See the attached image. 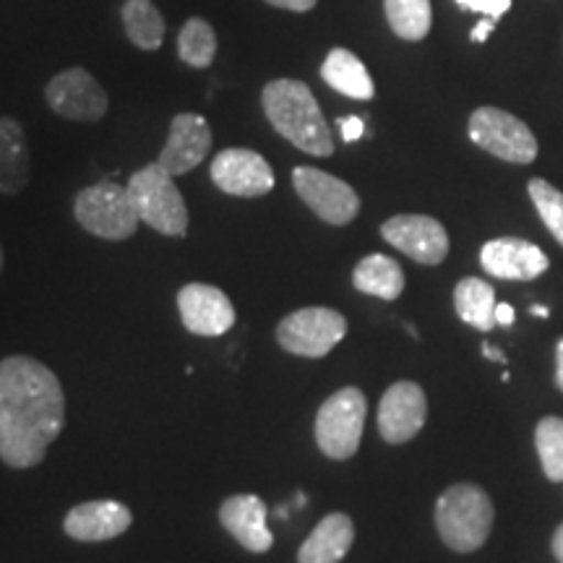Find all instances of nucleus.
I'll list each match as a JSON object with an SVG mask.
<instances>
[{"label":"nucleus","mask_w":563,"mask_h":563,"mask_svg":"<svg viewBox=\"0 0 563 563\" xmlns=\"http://www.w3.org/2000/svg\"><path fill=\"white\" fill-rule=\"evenodd\" d=\"M555 384L563 391V336L559 340V347H555Z\"/></svg>","instance_id":"34"},{"label":"nucleus","mask_w":563,"mask_h":563,"mask_svg":"<svg viewBox=\"0 0 563 563\" xmlns=\"http://www.w3.org/2000/svg\"><path fill=\"white\" fill-rule=\"evenodd\" d=\"M514 319H517V313H514V308L509 302H498L496 306V323H501V327H511Z\"/></svg>","instance_id":"33"},{"label":"nucleus","mask_w":563,"mask_h":563,"mask_svg":"<svg viewBox=\"0 0 563 563\" xmlns=\"http://www.w3.org/2000/svg\"><path fill=\"white\" fill-rule=\"evenodd\" d=\"M483 355L490 357V361H496V363H506L504 352L496 350V347H490V344H483Z\"/></svg>","instance_id":"36"},{"label":"nucleus","mask_w":563,"mask_h":563,"mask_svg":"<svg viewBox=\"0 0 563 563\" xmlns=\"http://www.w3.org/2000/svg\"><path fill=\"white\" fill-rule=\"evenodd\" d=\"M123 30L131 45L139 51H159L165 40V16L152 0H125L123 3Z\"/></svg>","instance_id":"24"},{"label":"nucleus","mask_w":563,"mask_h":563,"mask_svg":"<svg viewBox=\"0 0 563 563\" xmlns=\"http://www.w3.org/2000/svg\"><path fill=\"white\" fill-rule=\"evenodd\" d=\"M470 139L493 157L511 165H530L538 157V139L530 125L498 108H477L470 115Z\"/></svg>","instance_id":"8"},{"label":"nucleus","mask_w":563,"mask_h":563,"mask_svg":"<svg viewBox=\"0 0 563 563\" xmlns=\"http://www.w3.org/2000/svg\"><path fill=\"white\" fill-rule=\"evenodd\" d=\"M220 522L245 551H272L274 534L266 525V504L258 496L241 493V496L224 498L220 506Z\"/></svg>","instance_id":"18"},{"label":"nucleus","mask_w":563,"mask_h":563,"mask_svg":"<svg viewBox=\"0 0 563 563\" xmlns=\"http://www.w3.org/2000/svg\"><path fill=\"white\" fill-rule=\"evenodd\" d=\"M355 543V525L347 514H327L298 551V563H340Z\"/></svg>","instance_id":"19"},{"label":"nucleus","mask_w":563,"mask_h":563,"mask_svg":"<svg viewBox=\"0 0 563 563\" xmlns=\"http://www.w3.org/2000/svg\"><path fill=\"white\" fill-rule=\"evenodd\" d=\"M340 129H342V139L347 141V144H352V141H357L365 133V123H363V118H357V115H352V118H340Z\"/></svg>","instance_id":"30"},{"label":"nucleus","mask_w":563,"mask_h":563,"mask_svg":"<svg viewBox=\"0 0 563 563\" xmlns=\"http://www.w3.org/2000/svg\"><path fill=\"white\" fill-rule=\"evenodd\" d=\"M384 13L391 32L405 42H420L431 32V0H384Z\"/></svg>","instance_id":"25"},{"label":"nucleus","mask_w":563,"mask_h":563,"mask_svg":"<svg viewBox=\"0 0 563 563\" xmlns=\"http://www.w3.org/2000/svg\"><path fill=\"white\" fill-rule=\"evenodd\" d=\"M217 55V32L209 21L188 19L178 32V58L191 68H209Z\"/></svg>","instance_id":"26"},{"label":"nucleus","mask_w":563,"mask_h":563,"mask_svg":"<svg viewBox=\"0 0 563 563\" xmlns=\"http://www.w3.org/2000/svg\"><path fill=\"white\" fill-rule=\"evenodd\" d=\"M462 11H473V13H483V16L490 19H501L506 11L511 9L514 0H454Z\"/></svg>","instance_id":"29"},{"label":"nucleus","mask_w":563,"mask_h":563,"mask_svg":"<svg viewBox=\"0 0 563 563\" xmlns=\"http://www.w3.org/2000/svg\"><path fill=\"white\" fill-rule=\"evenodd\" d=\"M180 321L196 336H222L235 327V308L220 287L191 282L178 292Z\"/></svg>","instance_id":"14"},{"label":"nucleus","mask_w":563,"mask_h":563,"mask_svg":"<svg viewBox=\"0 0 563 563\" xmlns=\"http://www.w3.org/2000/svg\"><path fill=\"white\" fill-rule=\"evenodd\" d=\"M527 191H530V199L534 209H538L540 220L545 222V228L551 230L555 241L563 245V194L543 178H532Z\"/></svg>","instance_id":"28"},{"label":"nucleus","mask_w":563,"mask_h":563,"mask_svg":"<svg viewBox=\"0 0 563 563\" xmlns=\"http://www.w3.org/2000/svg\"><path fill=\"white\" fill-rule=\"evenodd\" d=\"M45 100L55 115L76 123H97L108 115L110 100L102 84L87 68H68L53 76L45 89Z\"/></svg>","instance_id":"10"},{"label":"nucleus","mask_w":563,"mask_h":563,"mask_svg":"<svg viewBox=\"0 0 563 563\" xmlns=\"http://www.w3.org/2000/svg\"><path fill=\"white\" fill-rule=\"evenodd\" d=\"M133 525V514L121 501H87L74 506L63 519V532L79 543H104L121 538Z\"/></svg>","instance_id":"16"},{"label":"nucleus","mask_w":563,"mask_h":563,"mask_svg":"<svg viewBox=\"0 0 563 563\" xmlns=\"http://www.w3.org/2000/svg\"><path fill=\"white\" fill-rule=\"evenodd\" d=\"M553 553H555V559L563 563V525L553 534Z\"/></svg>","instance_id":"35"},{"label":"nucleus","mask_w":563,"mask_h":563,"mask_svg":"<svg viewBox=\"0 0 563 563\" xmlns=\"http://www.w3.org/2000/svg\"><path fill=\"white\" fill-rule=\"evenodd\" d=\"M352 285L355 290L382 300H397L405 290V272L402 266L384 253H371L357 262L352 272Z\"/></svg>","instance_id":"22"},{"label":"nucleus","mask_w":563,"mask_h":563,"mask_svg":"<svg viewBox=\"0 0 563 563\" xmlns=\"http://www.w3.org/2000/svg\"><path fill=\"white\" fill-rule=\"evenodd\" d=\"M493 30H496V19L483 16V21H477V24H475V30H473V34H470V37H473V42H477V45H483Z\"/></svg>","instance_id":"32"},{"label":"nucleus","mask_w":563,"mask_h":563,"mask_svg":"<svg viewBox=\"0 0 563 563\" xmlns=\"http://www.w3.org/2000/svg\"><path fill=\"white\" fill-rule=\"evenodd\" d=\"M66 426V394L58 376L30 355L0 361V462L32 470Z\"/></svg>","instance_id":"1"},{"label":"nucleus","mask_w":563,"mask_h":563,"mask_svg":"<svg viewBox=\"0 0 563 563\" xmlns=\"http://www.w3.org/2000/svg\"><path fill=\"white\" fill-rule=\"evenodd\" d=\"M530 313H532V316H540V319H548V313H551V311H548L545 306H532Z\"/></svg>","instance_id":"37"},{"label":"nucleus","mask_w":563,"mask_h":563,"mask_svg":"<svg viewBox=\"0 0 563 563\" xmlns=\"http://www.w3.org/2000/svg\"><path fill=\"white\" fill-rule=\"evenodd\" d=\"M0 272H3V249H0Z\"/></svg>","instance_id":"38"},{"label":"nucleus","mask_w":563,"mask_h":563,"mask_svg":"<svg viewBox=\"0 0 563 563\" xmlns=\"http://www.w3.org/2000/svg\"><path fill=\"white\" fill-rule=\"evenodd\" d=\"M496 290L481 277H464L454 290V308L460 319L477 332L496 327Z\"/></svg>","instance_id":"23"},{"label":"nucleus","mask_w":563,"mask_h":563,"mask_svg":"<svg viewBox=\"0 0 563 563\" xmlns=\"http://www.w3.org/2000/svg\"><path fill=\"white\" fill-rule=\"evenodd\" d=\"M481 264L490 277L498 279H534L551 266L545 253L522 238L488 241L481 251Z\"/></svg>","instance_id":"17"},{"label":"nucleus","mask_w":563,"mask_h":563,"mask_svg":"<svg viewBox=\"0 0 563 563\" xmlns=\"http://www.w3.org/2000/svg\"><path fill=\"white\" fill-rule=\"evenodd\" d=\"M74 214L89 235L112 243L129 241L141 222L129 188L112 180L81 188L74 199Z\"/></svg>","instance_id":"5"},{"label":"nucleus","mask_w":563,"mask_h":563,"mask_svg":"<svg viewBox=\"0 0 563 563\" xmlns=\"http://www.w3.org/2000/svg\"><path fill=\"white\" fill-rule=\"evenodd\" d=\"M347 336V319L334 308H300L277 323V344L298 357H323Z\"/></svg>","instance_id":"7"},{"label":"nucleus","mask_w":563,"mask_h":563,"mask_svg":"<svg viewBox=\"0 0 563 563\" xmlns=\"http://www.w3.org/2000/svg\"><path fill=\"white\" fill-rule=\"evenodd\" d=\"M264 115L272 129L313 157H332L334 139L327 118L308 84L298 79H274L262 91Z\"/></svg>","instance_id":"2"},{"label":"nucleus","mask_w":563,"mask_h":563,"mask_svg":"<svg viewBox=\"0 0 563 563\" xmlns=\"http://www.w3.org/2000/svg\"><path fill=\"white\" fill-rule=\"evenodd\" d=\"M534 446L545 477L553 483L563 481V418H543L534 428Z\"/></svg>","instance_id":"27"},{"label":"nucleus","mask_w":563,"mask_h":563,"mask_svg":"<svg viewBox=\"0 0 563 563\" xmlns=\"http://www.w3.org/2000/svg\"><path fill=\"white\" fill-rule=\"evenodd\" d=\"M211 150V129L196 112H178L170 123V136L159 152L157 165L173 178L199 167Z\"/></svg>","instance_id":"15"},{"label":"nucleus","mask_w":563,"mask_h":563,"mask_svg":"<svg viewBox=\"0 0 563 563\" xmlns=\"http://www.w3.org/2000/svg\"><path fill=\"white\" fill-rule=\"evenodd\" d=\"M264 3L274 5V9H285V11H295V13H306L316 9L319 0H264Z\"/></svg>","instance_id":"31"},{"label":"nucleus","mask_w":563,"mask_h":563,"mask_svg":"<svg viewBox=\"0 0 563 563\" xmlns=\"http://www.w3.org/2000/svg\"><path fill=\"white\" fill-rule=\"evenodd\" d=\"M211 183L228 196H241V199H258V196L272 194L274 170L262 154L243 146L222 150L211 159L209 167Z\"/></svg>","instance_id":"11"},{"label":"nucleus","mask_w":563,"mask_h":563,"mask_svg":"<svg viewBox=\"0 0 563 563\" xmlns=\"http://www.w3.org/2000/svg\"><path fill=\"white\" fill-rule=\"evenodd\" d=\"M493 501L481 485H449L435 501V530L454 553H475L483 548L493 530Z\"/></svg>","instance_id":"3"},{"label":"nucleus","mask_w":563,"mask_h":563,"mask_svg":"<svg viewBox=\"0 0 563 563\" xmlns=\"http://www.w3.org/2000/svg\"><path fill=\"white\" fill-rule=\"evenodd\" d=\"M30 146L26 133L13 118H0V194L16 196L30 183Z\"/></svg>","instance_id":"20"},{"label":"nucleus","mask_w":563,"mask_h":563,"mask_svg":"<svg viewBox=\"0 0 563 563\" xmlns=\"http://www.w3.org/2000/svg\"><path fill=\"white\" fill-rule=\"evenodd\" d=\"M426 418V391L415 382H397L384 391L382 405H378V433L386 443L399 446L422 431Z\"/></svg>","instance_id":"13"},{"label":"nucleus","mask_w":563,"mask_h":563,"mask_svg":"<svg viewBox=\"0 0 563 563\" xmlns=\"http://www.w3.org/2000/svg\"><path fill=\"white\" fill-rule=\"evenodd\" d=\"M321 79L329 84L334 91L350 97V100L368 102L376 95V87H373V79L365 68V63L357 58L355 53L347 51V47H334L332 53L327 55L321 66Z\"/></svg>","instance_id":"21"},{"label":"nucleus","mask_w":563,"mask_h":563,"mask_svg":"<svg viewBox=\"0 0 563 563\" xmlns=\"http://www.w3.org/2000/svg\"><path fill=\"white\" fill-rule=\"evenodd\" d=\"M129 194L136 207L139 220L150 224L154 232L167 238H186L188 207L173 175H167L157 162L141 167L131 175Z\"/></svg>","instance_id":"4"},{"label":"nucleus","mask_w":563,"mask_h":563,"mask_svg":"<svg viewBox=\"0 0 563 563\" xmlns=\"http://www.w3.org/2000/svg\"><path fill=\"white\" fill-rule=\"evenodd\" d=\"M365 415H368V399L355 386H344L319 407L316 415V443L321 454L329 460L344 462L357 454L365 428Z\"/></svg>","instance_id":"6"},{"label":"nucleus","mask_w":563,"mask_h":563,"mask_svg":"<svg viewBox=\"0 0 563 563\" xmlns=\"http://www.w3.org/2000/svg\"><path fill=\"white\" fill-rule=\"evenodd\" d=\"M292 188L319 220L334 224V228L350 224L361 211V196L355 194L350 183L316 170V167H295Z\"/></svg>","instance_id":"9"},{"label":"nucleus","mask_w":563,"mask_h":563,"mask_svg":"<svg viewBox=\"0 0 563 563\" xmlns=\"http://www.w3.org/2000/svg\"><path fill=\"white\" fill-rule=\"evenodd\" d=\"M382 238L412 262L439 266L449 256V235L439 220L426 214H397L382 224Z\"/></svg>","instance_id":"12"}]
</instances>
